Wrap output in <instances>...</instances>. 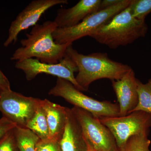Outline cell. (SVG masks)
Masks as SVG:
<instances>
[{"label": "cell", "instance_id": "obj_9", "mask_svg": "<svg viewBox=\"0 0 151 151\" xmlns=\"http://www.w3.org/2000/svg\"><path fill=\"white\" fill-rule=\"evenodd\" d=\"M15 67L24 72L26 78L31 81L41 73H46L63 78L70 81L76 88L81 91L82 89L76 80L74 73L78 72L77 66L67 54L59 63L55 64L42 63L35 58L17 61Z\"/></svg>", "mask_w": 151, "mask_h": 151}, {"label": "cell", "instance_id": "obj_2", "mask_svg": "<svg viewBox=\"0 0 151 151\" xmlns=\"http://www.w3.org/2000/svg\"><path fill=\"white\" fill-rule=\"evenodd\" d=\"M66 54L75 62L78 69L76 80L83 91L88 90L94 81L102 78L112 80L121 79L132 68L127 64L114 61L105 52H94L89 55L79 53L70 45Z\"/></svg>", "mask_w": 151, "mask_h": 151}, {"label": "cell", "instance_id": "obj_14", "mask_svg": "<svg viewBox=\"0 0 151 151\" xmlns=\"http://www.w3.org/2000/svg\"><path fill=\"white\" fill-rule=\"evenodd\" d=\"M60 145L61 151H87L81 126L70 108H68L67 121Z\"/></svg>", "mask_w": 151, "mask_h": 151}, {"label": "cell", "instance_id": "obj_15", "mask_svg": "<svg viewBox=\"0 0 151 151\" xmlns=\"http://www.w3.org/2000/svg\"><path fill=\"white\" fill-rule=\"evenodd\" d=\"M14 131L19 151H37L40 139L37 135L25 127L17 126Z\"/></svg>", "mask_w": 151, "mask_h": 151}, {"label": "cell", "instance_id": "obj_12", "mask_svg": "<svg viewBox=\"0 0 151 151\" xmlns=\"http://www.w3.org/2000/svg\"><path fill=\"white\" fill-rule=\"evenodd\" d=\"M101 2L100 0H80L72 7L59 9L54 22L58 28L74 26L87 17L98 12Z\"/></svg>", "mask_w": 151, "mask_h": 151}, {"label": "cell", "instance_id": "obj_11", "mask_svg": "<svg viewBox=\"0 0 151 151\" xmlns=\"http://www.w3.org/2000/svg\"><path fill=\"white\" fill-rule=\"evenodd\" d=\"M137 79L132 68L121 79L111 81L120 108V116H125L131 113L137 105L139 96Z\"/></svg>", "mask_w": 151, "mask_h": 151}, {"label": "cell", "instance_id": "obj_17", "mask_svg": "<svg viewBox=\"0 0 151 151\" xmlns=\"http://www.w3.org/2000/svg\"><path fill=\"white\" fill-rule=\"evenodd\" d=\"M139 102L137 106L131 112L142 111L151 114V78L146 84L137 79Z\"/></svg>", "mask_w": 151, "mask_h": 151}, {"label": "cell", "instance_id": "obj_25", "mask_svg": "<svg viewBox=\"0 0 151 151\" xmlns=\"http://www.w3.org/2000/svg\"><path fill=\"white\" fill-rule=\"evenodd\" d=\"M85 139V142H86V146H87V151H95L94 150V149L92 148V146L90 144H89V142H88Z\"/></svg>", "mask_w": 151, "mask_h": 151}, {"label": "cell", "instance_id": "obj_10", "mask_svg": "<svg viewBox=\"0 0 151 151\" xmlns=\"http://www.w3.org/2000/svg\"><path fill=\"white\" fill-rule=\"evenodd\" d=\"M68 4L67 0H34L21 12L12 22L9 30L8 37L4 43L7 47L14 44L18 36L22 31L35 25L41 17L47 10L54 6Z\"/></svg>", "mask_w": 151, "mask_h": 151}, {"label": "cell", "instance_id": "obj_3", "mask_svg": "<svg viewBox=\"0 0 151 151\" xmlns=\"http://www.w3.org/2000/svg\"><path fill=\"white\" fill-rule=\"evenodd\" d=\"M147 31L145 21L139 20L134 17L128 6L89 37L111 49H116L119 47L131 44L140 38L145 37Z\"/></svg>", "mask_w": 151, "mask_h": 151}, {"label": "cell", "instance_id": "obj_21", "mask_svg": "<svg viewBox=\"0 0 151 151\" xmlns=\"http://www.w3.org/2000/svg\"><path fill=\"white\" fill-rule=\"evenodd\" d=\"M37 151H61L60 142L40 139L37 143Z\"/></svg>", "mask_w": 151, "mask_h": 151}, {"label": "cell", "instance_id": "obj_4", "mask_svg": "<svg viewBox=\"0 0 151 151\" xmlns=\"http://www.w3.org/2000/svg\"><path fill=\"white\" fill-rule=\"evenodd\" d=\"M48 94L62 97L74 107L88 111L98 119L120 116L118 103L98 101L86 96L71 82L63 78H57L56 84L50 90Z\"/></svg>", "mask_w": 151, "mask_h": 151}, {"label": "cell", "instance_id": "obj_24", "mask_svg": "<svg viewBox=\"0 0 151 151\" xmlns=\"http://www.w3.org/2000/svg\"><path fill=\"white\" fill-rule=\"evenodd\" d=\"M122 0H103L101 1L99 11L111 7L119 4Z\"/></svg>", "mask_w": 151, "mask_h": 151}, {"label": "cell", "instance_id": "obj_13", "mask_svg": "<svg viewBox=\"0 0 151 151\" xmlns=\"http://www.w3.org/2000/svg\"><path fill=\"white\" fill-rule=\"evenodd\" d=\"M48 124L49 140L60 142L64 133L67 118L68 108L47 100H41Z\"/></svg>", "mask_w": 151, "mask_h": 151}, {"label": "cell", "instance_id": "obj_26", "mask_svg": "<svg viewBox=\"0 0 151 151\" xmlns=\"http://www.w3.org/2000/svg\"><path fill=\"white\" fill-rule=\"evenodd\" d=\"M0 95H1V91H0Z\"/></svg>", "mask_w": 151, "mask_h": 151}, {"label": "cell", "instance_id": "obj_19", "mask_svg": "<svg viewBox=\"0 0 151 151\" xmlns=\"http://www.w3.org/2000/svg\"><path fill=\"white\" fill-rule=\"evenodd\" d=\"M149 135L139 134L132 136L127 141L124 151H150L151 141Z\"/></svg>", "mask_w": 151, "mask_h": 151}, {"label": "cell", "instance_id": "obj_16", "mask_svg": "<svg viewBox=\"0 0 151 151\" xmlns=\"http://www.w3.org/2000/svg\"><path fill=\"white\" fill-rule=\"evenodd\" d=\"M41 103L35 114L26 128L32 131L41 140H46L48 139L49 132L46 115Z\"/></svg>", "mask_w": 151, "mask_h": 151}, {"label": "cell", "instance_id": "obj_6", "mask_svg": "<svg viewBox=\"0 0 151 151\" xmlns=\"http://www.w3.org/2000/svg\"><path fill=\"white\" fill-rule=\"evenodd\" d=\"M107 127L116 140L119 151H124L127 141L132 136L149 135L151 128V114L134 111L125 116L99 119Z\"/></svg>", "mask_w": 151, "mask_h": 151}, {"label": "cell", "instance_id": "obj_5", "mask_svg": "<svg viewBox=\"0 0 151 151\" xmlns=\"http://www.w3.org/2000/svg\"><path fill=\"white\" fill-rule=\"evenodd\" d=\"M131 1L122 0L116 5L92 14L72 27L57 28L52 35L55 42L58 44L72 43L84 37L89 36L128 7Z\"/></svg>", "mask_w": 151, "mask_h": 151}, {"label": "cell", "instance_id": "obj_27", "mask_svg": "<svg viewBox=\"0 0 151 151\" xmlns=\"http://www.w3.org/2000/svg\"><path fill=\"white\" fill-rule=\"evenodd\" d=\"M150 151H151V150H150Z\"/></svg>", "mask_w": 151, "mask_h": 151}, {"label": "cell", "instance_id": "obj_1", "mask_svg": "<svg viewBox=\"0 0 151 151\" xmlns=\"http://www.w3.org/2000/svg\"><path fill=\"white\" fill-rule=\"evenodd\" d=\"M57 28L54 21L36 24L29 33L26 34L25 38L21 40V46L15 51L11 60L19 61L35 58L45 63H59L65 56L68 47L72 43H56L52 35Z\"/></svg>", "mask_w": 151, "mask_h": 151}, {"label": "cell", "instance_id": "obj_23", "mask_svg": "<svg viewBox=\"0 0 151 151\" xmlns=\"http://www.w3.org/2000/svg\"><path fill=\"white\" fill-rule=\"evenodd\" d=\"M10 90V84L8 78L0 69V91L4 92Z\"/></svg>", "mask_w": 151, "mask_h": 151}, {"label": "cell", "instance_id": "obj_18", "mask_svg": "<svg viewBox=\"0 0 151 151\" xmlns=\"http://www.w3.org/2000/svg\"><path fill=\"white\" fill-rule=\"evenodd\" d=\"M132 16L141 21H145L151 12V0H131L129 6Z\"/></svg>", "mask_w": 151, "mask_h": 151}, {"label": "cell", "instance_id": "obj_22", "mask_svg": "<svg viewBox=\"0 0 151 151\" xmlns=\"http://www.w3.org/2000/svg\"><path fill=\"white\" fill-rule=\"evenodd\" d=\"M17 126L13 122L3 116L0 119V139Z\"/></svg>", "mask_w": 151, "mask_h": 151}, {"label": "cell", "instance_id": "obj_20", "mask_svg": "<svg viewBox=\"0 0 151 151\" xmlns=\"http://www.w3.org/2000/svg\"><path fill=\"white\" fill-rule=\"evenodd\" d=\"M14 128L0 139V151H19Z\"/></svg>", "mask_w": 151, "mask_h": 151}, {"label": "cell", "instance_id": "obj_8", "mask_svg": "<svg viewBox=\"0 0 151 151\" xmlns=\"http://www.w3.org/2000/svg\"><path fill=\"white\" fill-rule=\"evenodd\" d=\"M41 101V99L27 97L12 89L1 92L0 111L3 116L18 127L26 128L37 111Z\"/></svg>", "mask_w": 151, "mask_h": 151}, {"label": "cell", "instance_id": "obj_7", "mask_svg": "<svg viewBox=\"0 0 151 151\" xmlns=\"http://www.w3.org/2000/svg\"><path fill=\"white\" fill-rule=\"evenodd\" d=\"M71 110L81 126L84 139L95 151H119L112 133L98 118L78 107Z\"/></svg>", "mask_w": 151, "mask_h": 151}]
</instances>
